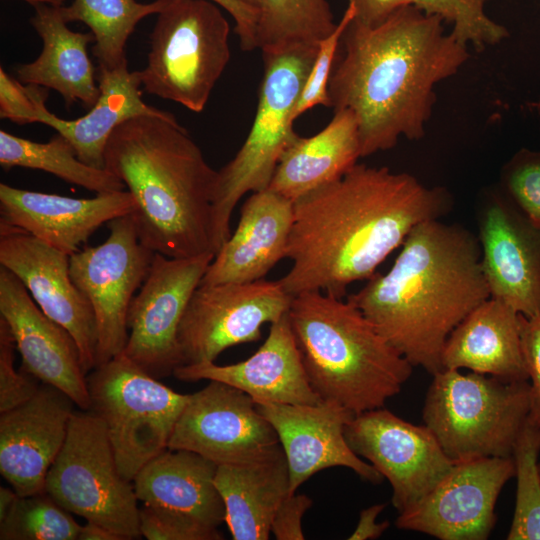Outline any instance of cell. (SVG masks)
I'll list each match as a JSON object with an SVG mask.
<instances>
[{"instance_id":"obj_27","label":"cell","mask_w":540,"mask_h":540,"mask_svg":"<svg viewBox=\"0 0 540 540\" xmlns=\"http://www.w3.org/2000/svg\"><path fill=\"white\" fill-rule=\"evenodd\" d=\"M520 313L488 298L449 335L442 368L472 372L507 381L528 380L520 337Z\"/></svg>"},{"instance_id":"obj_23","label":"cell","mask_w":540,"mask_h":540,"mask_svg":"<svg viewBox=\"0 0 540 540\" xmlns=\"http://www.w3.org/2000/svg\"><path fill=\"white\" fill-rule=\"evenodd\" d=\"M173 376L186 382L220 381L255 401L306 405L322 401L308 380L288 313L270 324L268 337L246 360L230 365H182Z\"/></svg>"},{"instance_id":"obj_4","label":"cell","mask_w":540,"mask_h":540,"mask_svg":"<svg viewBox=\"0 0 540 540\" xmlns=\"http://www.w3.org/2000/svg\"><path fill=\"white\" fill-rule=\"evenodd\" d=\"M104 163L136 202L131 216L144 246L172 258L215 254L217 171L175 117L140 115L123 122L108 139Z\"/></svg>"},{"instance_id":"obj_16","label":"cell","mask_w":540,"mask_h":540,"mask_svg":"<svg viewBox=\"0 0 540 540\" xmlns=\"http://www.w3.org/2000/svg\"><path fill=\"white\" fill-rule=\"evenodd\" d=\"M514 476L513 457L454 463L430 492L399 513L395 524L440 540H485L497 520L499 494Z\"/></svg>"},{"instance_id":"obj_35","label":"cell","mask_w":540,"mask_h":540,"mask_svg":"<svg viewBox=\"0 0 540 540\" xmlns=\"http://www.w3.org/2000/svg\"><path fill=\"white\" fill-rule=\"evenodd\" d=\"M81 526L71 512L42 492L18 496L0 520V539L78 540Z\"/></svg>"},{"instance_id":"obj_22","label":"cell","mask_w":540,"mask_h":540,"mask_svg":"<svg viewBox=\"0 0 540 540\" xmlns=\"http://www.w3.org/2000/svg\"><path fill=\"white\" fill-rule=\"evenodd\" d=\"M128 190L72 198L0 183V222L71 256L103 224L135 211Z\"/></svg>"},{"instance_id":"obj_5","label":"cell","mask_w":540,"mask_h":540,"mask_svg":"<svg viewBox=\"0 0 540 540\" xmlns=\"http://www.w3.org/2000/svg\"><path fill=\"white\" fill-rule=\"evenodd\" d=\"M291 328L310 385L354 414L385 406L413 366L347 299L321 291L293 296Z\"/></svg>"},{"instance_id":"obj_13","label":"cell","mask_w":540,"mask_h":540,"mask_svg":"<svg viewBox=\"0 0 540 540\" xmlns=\"http://www.w3.org/2000/svg\"><path fill=\"white\" fill-rule=\"evenodd\" d=\"M215 254L172 258L155 253L149 272L132 299L123 354L155 378L183 365L178 329L188 302Z\"/></svg>"},{"instance_id":"obj_49","label":"cell","mask_w":540,"mask_h":540,"mask_svg":"<svg viewBox=\"0 0 540 540\" xmlns=\"http://www.w3.org/2000/svg\"><path fill=\"white\" fill-rule=\"evenodd\" d=\"M34 6L36 5H48L52 7H62L66 0H22Z\"/></svg>"},{"instance_id":"obj_18","label":"cell","mask_w":540,"mask_h":540,"mask_svg":"<svg viewBox=\"0 0 540 540\" xmlns=\"http://www.w3.org/2000/svg\"><path fill=\"white\" fill-rule=\"evenodd\" d=\"M70 256L33 235L0 222V265L25 286L40 309L75 339L86 374L96 367L93 309L71 279Z\"/></svg>"},{"instance_id":"obj_47","label":"cell","mask_w":540,"mask_h":540,"mask_svg":"<svg viewBox=\"0 0 540 540\" xmlns=\"http://www.w3.org/2000/svg\"><path fill=\"white\" fill-rule=\"evenodd\" d=\"M78 540H125L119 534L94 522L86 521L81 526Z\"/></svg>"},{"instance_id":"obj_39","label":"cell","mask_w":540,"mask_h":540,"mask_svg":"<svg viewBox=\"0 0 540 540\" xmlns=\"http://www.w3.org/2000/svg\"><path fill=\"white\" fill-rule=\"evenodd\" d=\"M141 536L148 540H220L218 529L206 527L183 515L143 505L139 511Z\"/></svg>"},{"instance_id":"obj_17","label":"cell","mask_w":540,"mask_h":540,"mask_svg":"<svg viewBox=\"0 0 540 540\" xmlns=\"http://www.w3.org/2000/svg\"><path fill=\"white\" fill-rule=\"evenodd\" d=\"M478 229L490 297L525 317L540 315V228L496 190L483 198Z\"/></svg>"},{"instance_id":"obj_48","label":"cell","mask_w":540,"mask_h":540,"mask_svg":"<svg viewBox=\"0 0 540 540\" xmlns=\"http://www.w3.org/2000/svg\"><path fill=\"white\" fill-rule=\"evenodd\" d=\"M18 496L19 495L12 487L0 488V520L10 511Z\"/></svg>"},{"instance_id":"obj_34","label":"cell","mask_w":540,"mask_h":540,"mask_svg":"<svg viewBox=\"0 0 540 540\" xmlns=\"http://www.w3.org/2000/svg\"><path fill=\"white\" fill-rule=\"evenodd\" d=\"M540 427L528 419L515 444L517 491L508 540H540Z\"/></svg>"},{"instance_id":"obj_29","label":"cell","mask_w":540,"mask_h":540,"mask_svg":"<svg viewBox=\"0 0 540 540\" xmlns=\"http://www.w3.org/2000/svg\"><path fill=\"white\" fill-rule=\"evenodd\" d=\"M214 482L234 540H267L276 511L291 494L282 446L261 458L218 465Z\"/></svg>"},{"instance_id":"obj_41","label":"cell","mask_w":540,"mask_h":540,"mask_svg":"<svg viewBox=\"0 0 540 540\" xmlns=\"http://www.w3.org/2000/svg\"><path fill=\"white\" fill-rule=\"evenodd\" d=\"M48 89L21 83L0 68V117L18 124L36 123L37 102Z\"/></svg>"},{"instance_id":"obj_3","label":"cell","mask_w":540,"mask_h":540,"mask_svg":"<svg viewBox=\"0 0 540 540\" xmlns=\"http://www.w3.org/2000/svg\"><path fill=\"white\" fill-rule=\"evenodd\" d=\"M490 298L478 238L440 219L417 225L390 269L346 299L413 367L442 370L452 331Z\"/></svg>"},{"instance_id":"obj_43","label":"cell","mask_w":540,"mask_h":540,"mask_svg":"<svg viewBox=\"0 0 540 540\" xmlns=\"http://www.w3.org/2000/svg\"><path fill=\"white\" fill-rule=\"evenodd\" d=\"M306 494H290L279 506L271 524V533L278 540H303L302 519L312 506Z\"/></svg>"},{"instance_id":"obj_28","label":"cell","mask_w":540,"mask_h":540,"mask_svg":"<svg viewBox=\"0 0 540 540\" xmlns=\"http://www.w3.org/2000/svg\"><path fill=\"white\" fill-rule=\"evenodd\" d=\"M30 23L42 39L40 55L16 69L23 84L41 86L58 92L67 108L76 102L92 107L100 90L87 46L95 42L92 32L70 30L60 7L36 5Z\"/></svg>"},{"instance_id":"obj_36","label":"cell","mask_w":540,"mask_h":540,"mask_svg":"<svg viewBox=\"0 0 540 540\" xmlns=\"http://www.w3.org/2000/svg\"><path fill=\"white\" fill-rule=\"evenodd\" d=\"M487 0H413V6L427 15L452 25L450 34L462 45L477 51L500 43L507 29L485 13Z\"/></svg>"},{"instance_id":"obj_44","label":"cell","mask_w":540,"mask_h":540,"mask_svg":"<svg viewBox=\"0 0 540 540\" xmlns=\"http://www.w3.org/2000/svg\"><path fill=\"white\" fill-rule=\"evenodd\" d=\"M227 11L235 21V33L243 51L257 49L256 19L253 11L242 0H209Z\"/></svg>"},{"instance_id":"obj_10","label":"cell","mask_w":540,"mask_h":540,"mask_svg":"<svg viewBox=\"0 0 540 540\" xmlns=\"http://www.w3.org/2000/svg\"><path fill=\"white\" fill-rule=\"evenodd\" d=\"M45 492L62 507L125 540L141 537L133 481L119 471L102 420L74 411L64 445L46 477Z\"/></svg>"},{"instance_id":"obj_25","label":"cell","mask_w":540,"mask_h":540,"mask_svg":"<svg viewBox=\"0 0 540 540\" xmlns=\"http://www.w3.org/2000/svg\"><path fill=\"white\" fill-rule=\"evenodd\" d=\"M96 78L100 95L88 113L74 120L62 119L47 109L45 96L37 102L36 122L64 136L82 162L104 168L108 139L120 124L140 115L163 118L174 115L142 100L138 71H129L127 64L114 69L98 66Z\"/></svg>"},{"instance_id":"obj_9","label":"cell","mask_w":540,"mask_h":540,"mask_svg":"<svg viewBox=\"0 0 540 540\" xmlns=\"http://www.w3.org/2000/svg\"><path fill=\"white\" fill-rule=\"evenodd\" d=\"M90 411L104 423L120 473L128 480L168 449L189 394L178 393L123 353L87 374Z\"/></svg>"},{"instance_id":"obj_19","label":"cell","mask_w":540,"mask_h":540,"mask_svg":"<svg viewBox=\"0 0 540 540\" xmlns=\"http://www.w3.org/2000/svg\"><path fill=\"white\" fill-rule=\"evenodd\" d=\"M0 316L21 355V369L64 392L81 410H89L87 374L75 339L40 309L23 283L3 266Z\"/></svg>"},{"instance_id":"obj_32","label":"cell","mask_w":540,"mask_h":540,"mask_svg":"<svg viewBox=\"0 0 540 540\" xmlns=\"http://www.w3.org/2000/svg\"><path fill=\"white\" fill-rule=\"evenodd\" d=\"M256 19L257 48L318 45L336 28L327 0H242Z\"/></svg>"},{"instance_id":"obj_15","label":"cell","mask_w":540,"mask_h":540,"mask_svg":"<svg viewBox=\"0 0 540 540\" xmlns=\"http://www.w3.org/2000/svg\"><path fill=\"white\" fill-rule=\"evenodd\" d=\"M280 446L277 433L251 396L212 380L189 394L168 448L192 451L223 465L252 461Z\"/></svg>"},{"instance_id":"obj_11","label":"cell","mask_w":540,"mask_h":540,"mask_svg":"<svg viewBox=\"0 0 540 540\" xmlns=\"http://www.w3.org/2000/svg\"><path fill=\"white\" fill-rule=\"evenodd\" d=\"M107 226L109 235L103 243L75 252L69 261L71 279L94 312L96 366L123 352L129 308L155 254L140 242L131 213Z\"/></svg>"},{"instance_id":"obj_31","label":"cell","mask_w":540,"mask_h":540,"mask_svg":"<svg viewBox=\"0 0 540 540\" xmlns=\"http://www.w3.org/2000/svg\"><path fill=\"white\" fill-rule=\"evenodd\" d=\"M0 164L6 170H42L96 194L126 190L125 184L110 171L82 162L73 145L58 133L41 143L0 130Z\"/></svg>"},{"instance_id":"obj_21","label":"cell","mask_w":540,"mask_h":540,"mask_svg":"<svg viewBox=\"0 0 540 540\" xmlns=\"http://www.w3.org/2000/svg\"><path fill=\"white\" fill-rule=\"evenodd\" d=\"M74 406L64 392L42 383L29 400L0 413V473L19 496L45 492Z\"/></svg>"},{"instance_id":"obj_46","label":"cell","mask_w":540,"mask_h":540,"mask_svg":"<svg viewBox=\"0 0 540 540\" xmlns=\"http://www.w3.org/2000/svg\"><path fill=\"white\" fill-rule=\"evenodd\" d=\"M386 504H374L360 512L359 521L349 540H369L379 538L388 528L390 523L383 521L377 523L378 515L384 510Z\"/></svg>"},{"instance_id":"obj_45","label":"cell","mask_w":540,"mask_h":540,"mask_svg":"<svg viewBox=\"0 0 540 540\" xmlns=\"http://www.w3.org/2000/svg\"><path fill=\"white\" fill-rule=\"evenodd\" d=\"M354 8L353 21L364 26H376L399 9L413 5V0H349Z\"/></svg>"},{"instance_id":"obj_33","label":"cell","mask_w":540,"mask_h":540,"mask_svg":"<svg viewBox=\"0 0 540 540\" xmlns=\"http://www.w3.org/2000/svg\"><path fill=\"white\" fill-rule=\"evenodd\" d=\"M168 0L139 3L136 0H73L60 7L64 20L86 24L95 37L93 54L99 66L114 69L127 64L126 43L136 25L158 14Z\"/></svg>"},{"instance_id":"obj_20","label":"cell","mask_w":540,"mask_h":540,"mask_svg":"<svg viewBox=\"0 0 540 540\" xmlns=\"http://www.w3.org/2000/svg\"><path fill=\"white\" fill-rule=\"evenodd\" d=\"M272 425L285 453L291 494L314 474L331 467H346L373 484L384 477L356 455L345 438V426L355 415L335 401L318 404H281L255 401Z\"/></svg>"},{"instance_id":"obj_14","label":"cell","mask_w":540,"mask_h":540,"mask_svg":"<svg viewBox=\"0 0 540 540\" xmlns=\"http://www.w3.org/2000/svg\"><path fill=\"white\" fill-rule=\"evenodd\" d=\"M344 433L351 450L389 481L398 513L422 499L454 465L425 424H412L384 407L355 414Z\"/></svg>"},{"instance_id":"obj_30","label":"cell","mask_w":540,"mask_h":540,"mask_svg":"<svg viewBox=\"0 0 540 540\" xmlns=\"http://www.w3.org/2000/svg\"><path fill=\"white\" fill-rule=\"evenodd\" d=\"M361 145L357 119L349 109L334 111L328 125L310 137L297 136L283 152L269 189L295 202L341 178L357 164Z\"/></svg>"},{"instance_id":"obj_2","label":"cell","mask_w":540,"mask_h":540,"mask_svg":"<svg viewBox=\"0 0 540 540\" xmlns=\"http://www.w3.org/2000/svg\"><path fill=\"white\" fill-rule=\"evenodd\" d=\"M341 44L328 83L330 107L354 113L361 157L392 149L400 137L421 139L435 86L469 58L467 46L445 32L440 18L413 5L373 27L352 19Z\"/></svg>"},{"instance_id":"obj_8","label":"cell","mask_w":540,"mask_h":540,"mask_svg":"<svg viewBox=\"0 0 540 540\" xmlns=\"http://www.w3.org/2000/svg\"><path fill=\"white\" fill-rule=\"evenodd\" d=\"M229 23L209 0H168L150 34L147 64L138 74L143 90L204 110L230 60Z\"/></svg>"},{"instance_id":"obj_40","label":"cell","mask_w":540,"mask_h":540,"mask_svg":"<svg viewBox=\"0 0 540 540\" xmlns=\"http://www.w3.org/2000/svg\"><path fill=\"white\" fill-rule=\"evenodd\" d=\"M15 349V341L9 326L0 316V413L29 400L42 384L23 369H15Z\"/></svg>"},{"instance_id":"obj_38","label":"cell","mask_w":540,"mask_h":540,"mask_svg":"<svg viewBox=\"0 0 540 540\" xmlns=\"http://www.w3.org/2000/svg\"><path fill=\"white\" fill-rule=\"evenodd\" d=\"M354 18V8L348 3L335 30L319 42L318 51L293 113L294 121L316 105L330 107L328 83L334 67L342 35Z\"/></svg>"},{"instance_id":"obj_26","label":"cell","mask_w":540,"mask_h":540,"mask_svg":"<svg viewBox=\"0 0 540 540\" xmlns=\"http://www.w3.org/2000/svg\"><path fill=\"white\" fill-rule=\"evenodd\" d=\"M217 466L195 452L168 448L136 474V496L143 505L218 529L225 522V507L214 482Z\"/></svg>"},{"instance_id":"obj_24","label":"cell","mask_w":540,"mask_h":540,"mask_svg":"<svg viewBox=\"0 0 540 540\" xmlns=\"http://www.w3.org/2000/svg\"><path fill=\"white\" fill-rule=\"evenodd\" d=\"M294 218V202L267 188L253 192L238 226L215 254L200 285L261 279L283 258Z\"/></svg>"},{"instance_id":"obj_6","label":"cell","mask_w":540,"mask_h":540,"mask_svg":"<svg viewBox=\"0 0 540 540\" xmlns=\"http://www.w3.org/2000/svg\"><path fill=\"white\" fill-rule=\"evenodd\" d=\"M318 45H294L262 52L264 74L255 118L243 145L217 171L212 204V241L216 254L230 237V220L248 192L269 187L277 164L298 136L293 113L317 55Z\"/></svg>"},{"instance_id":"obj_1","label":"cell","mask_w":540,"mask_h":540,"mask_svg":"<svg viewBox=\"0 0 540 540\" xmlns=\"http://www.w3.org/2000/svg\"><path fill=\"white\" fill-rule=\"evenodd\" d=\"M452 204L444 187L357 163L294 202L286 253L292 266L278 281L291 296L321 291L346 297L348 286L374 276L417 225L440 219Z\"/></svg>"},{"instance_id":"obj_7","label":"cell","mask_w":540,"mask_h":540,"mask_svg":"<svg viewBox=\"0 0 540 540\" xmlns=\"http://www.w3.org/2000/svg\"><path fill=\"white\" fill-rule=\"evenodd\" d=\"M432 376L422 418L450 460L512 457L530 413L529 381L456 369Z\"/></svg>"},{"instance_id":"obj_37","label":"cell","mask_w":540,"mask_h":540,"mask_svg":"<svg viewBox=\"0 0 540 540\" xmlns=\"http://www.w3.org/2000/svg\"><path fill=\"white\" fill-rule=\"evenodd\" d=\"M502 191L540 228V151L522 148L503 166Z\"/></svg>"},{"instance_id":"obj_50","label":"cell","mask_w":540,"mask_h":540,"mask_svg":"<svg viewBox=\"0 0 540 540\" xmlns=\"http://www.w3.org/2000/svg\"><path fill=\"white\" fill-rule=\"evenodd\" d=\"M538 467H539V473H540V462L538 463Z\"/></svg>"},{"instance_id":"obj_42","label":"cell","mask_w":540,"mask_h":540,"mask_svg":"<svg viewBox=\"0 0 540 540\" xmlns=\"http://www.w3.org/2000/svg\"><path fill=\"white\" fill-rule=\"evenodd\" d=\"M520 320L523 358L530 384L529 419L540 427V315Z\"/></svg>"},{"instance_id":"obj_12","label":"cell","mask_w":540,"mask_h":540,"mask_svg":"<svg viewBox=\"0 0 540 540\" xmlns=\"http://www.w3.org/2000/svg\"><path fill=\"white\" fill-rule=\"evenodd\" d=\"M292 299L278 280L199 285L178 329L183 365L214 362L227 348L258 341Z\"/></svg>"}]
</instances>
